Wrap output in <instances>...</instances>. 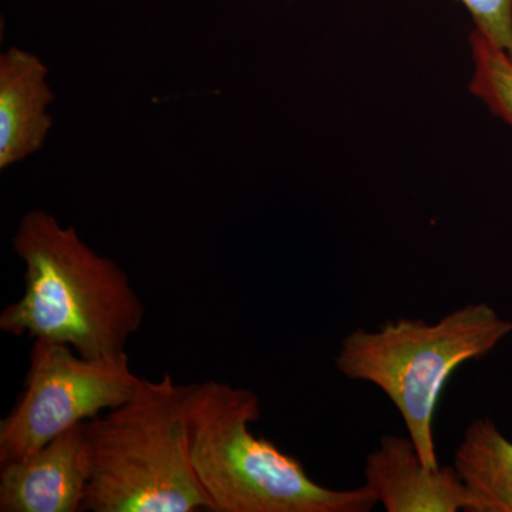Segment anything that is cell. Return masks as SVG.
Segmentation results:
<instances>
[{
	"instance_id": "obj_9",
	"label": "cell",
	"mask_w": 512,
	"mask_h": 512,
	"mask_svg": "<svg viewBox=\"0 0 512 512\" xmlns=\"http://www.w3.org/2000/svg\"><path fill=\"white\" fill-rule=\"evenodd\" d=\"M467 493L466 512H512V441L493 420L480 417L467 427L454 456Z\"/></svg>"
},
{
	"instance_id": "obj_5",
	"label": "cell",
	"mask_w": 512,
	"mask_h": 512,
	"mask_svg": "<svg viewBox=\"0 0 512 512\" xmlns=\"http://www.w3.org/2000/svg\"><path fill=\"white\" fill-rule=\"evenodd\" d=\"M140 380L126 350L84 357L63 343L33 340L23 392L0 420V466L120 406Z\"/></svg>"
},
{
	"instance_id": "obj_2",
	"label": "cell",
	"mask_w": 512,
	"mask_h": 512,
	"mask_svg": "<svg viewBox=\"0 0 512 512\" xmlns=\"http://www.w3.org/2000/svg\"><path fill=\"white\" fill-rule=\"evenodd\" d=\"M192 467L212 512H369L367 485L333 490L313 481L298 458L251 430L258 394L227 382L192 383L187 404Z\"/></svg>"
},
{
	"instance_id": "obj_1",
	"label": "cell",
	"mask_w": 512,
	"mask_h": 512,
	"mask_svg": "<svg viewBox=\"0 0 512 512\" xmlns=\"http://www.w3.org/2000/svg\"><path fill=\"white\" fill-rule=\"evenodd\" d=\"M13 249L25 264V292L0 312L3 333L63 343L84 357L126 350L146 305L117 262L42 210L22 218Z\"/></svg>"
},
{
	"instance_id": "obj_6",
	"label": "cell",
	"mask_w": 512,
	"mask_h": 512,
	"mask_svg": "<svg viewBox=\"0 0 512 512\" xmlns=\"http://www.w3.org/2000/svg\"><path fill=\"white\" fill-rule=\"evenodd\" d=\"M92 464L84 424L0 466V511L84 510Z\"/></svg>"
},
{
	"instance_id": "obj_3",
	"label": "cell",
	"mask_w": 512,
	"mask_h": 512,
	"mask_svg": "<svg viewBox=\"0 0 512 512\" xmlns=\"http://www.w3.org/2000/svg\"><path fill=\"white\" fill-rule=\"evenodd\" d=\"M191 384L141 377L130 399L86 421L90 512L211 511L192 467L187 404Z\"/></svg>"
},
{
	"instance_id": "obj_11",
	"label": "cell",
	"mask_w": 512,
	"mask_h": 512,
	"mask_svg": "<svg viewBox=\"0 0 512 512\" xmlns=\"http://www.w3.org/2000/svg\"><path fill=\"white\" fill-rule=\"evenodd\" d=\"M474 26L512 57V0H460Z\"/></svg>"
},
{
	"instance_id": "obj_7",
	"label": "cell",
	"mask_w": 512,
	"mask_h": 512,
	"mask_svg": "<svg viewBox=\"0 0 512 512\" xmlns=\"http://www.w3.org/2000/svg\"><path fill=\"white\" fill-rule=\"evenodd\" d=\"M365 480L387 512H457L467 493L454 467L431 468L413 440L383 436L366 457Z\"/></svg>"
},
{
	"instance_id": "obj_10",
	"label": "cell",
	"mask_w": 512,
	"mask_h": 512,
	"mask_svg": "<svg viewBox=\"0 0 512 512\" xmlns=\"http://www.w3.org/2000/svg\"><path fill=\"white\" fill-rule=\"evenodd\" d=\"M470 50L471 93L512 127V57L477 29L471 32Z\"/></svg>"
},
{
	"instance_id": "obj_4",
	"label": "cell",
	"mask_w": 512,
	"mask_h": 512,
	"mask_svg": "<svg viewBox=\"0 0 512 512\" xmlns=\"http://www.w3.org/2000/svg\"><path fill=\"white\" fill-rule=\"evenodd\" d=\"M511 332L510 320L488 303H468L436 323L402 318L375 332L356 329L342 340L335 365L346 379L383 390L421 461L439 468L433 421L444 386L458 367L490 355Z\"/></svg>"
},
{
	"instance_id": "obj_8",
	"label": "cell",
	"mask_w": 512,
	"mask_h": 512,
	"mask_svg": "<svg viewBox=\"0 0 512 512\" xmlns=\"http://www.w3.org/2000/svg\"><path fill=\"white\" fill-rule=\"evenodd\" d=\"M45 64L12 49L0 57V168L25 160L45 144L53 121L46 113L53 93Z\"/></svg>"
}]
</instances>
